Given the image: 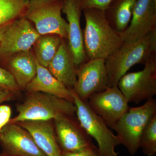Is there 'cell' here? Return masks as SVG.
I'll return each mask as SVG.
<instances>
[{"label":"cell","mask_w":156,"mask_h":156,"mask_svg":"<svg viewBox=\"0 0 156 156\" xmlns=\"http://www.w3.org/2000/svg\"><path fill=\"white\" fill-rule=\"evenodd\" d=\"M78 120L87 134L97 142L101 156H118L115 151L121 144L119 138L99 116L91 109L87 101L81 100L72 89Z\"/></svg>","instance_id":"cell-5"},{"label":"cell","mask_w":156,"mask_h":156,"mask_svg":"<svg viewBox=\"0 0 156 156\" xmlns=\"http://www.w3.org/2000/svg\"><path fill=\"white\" fill-rule=\"evenodd\" d=\"M41 35L24 17L9 24L0 43V56H9L30 50Z\"/></svg>","instance_id":"cell-10"},{"label":"cell","mask_w":156,"mask_h":156,"mask_svg":"<svg viewBox=\"0 0 156 156\" xmlns=\"http://www.w3.org/2000/svg\"><path fill=\"white\" fill-rule=\"evenodd\" d=\"M37 65L36 74L25 88L28 92H43L74 102L72 89L58 81L48 68L39 64L37 61Z\"/></svg>","instance_id":"cell-16"},{"label":"cell","mask_w":156,"mask_h":156,"mask_svg":"<svg viewBox=\"0 0 156 156\" xmlns=\"http://www.w3.org/2000/svg\"><path fill=\"white\" fill-rule=\"evenodd\" d=\"M11 23L4 24V25L0 26V43H1V41H2L3 35H4L8 27H9V24Z\"/></svg>","instance_id":"cell-28"},{"label":"cell","mask_w":156,"mask_h":156,"mask_svg":"<svg viewBox=\"0 0 156 156\" xmlns=\"http://www.w3.org/2000/svg\"><path fill=\"white\" fill-rule=\"evenodd\" d=\"M63 41L57 35L41 36L35 43V57L39 64L48 68Z\"/></svg>","instance_id":"cell-20"},{"label":"cell","mask_w":156,"mask_h":156,"mask_svg":"<svg viewBox=\"0 0 156 156\" xmlns=\"http://www.w3.org/2000/svg\"><path fill=\"white\" fill-rule=\"evenodd\" d=\"M140 148L147 156L156 154V113L151 118L143 131L140 142Z\"/></svg>","instance_id":"cell-22"},{"label":"cell","mask_w":156,"mask_h":156,"mask_svg":"<svg viewBox=\"0 0 156 156\" xmlns=\"http://www.w3.org/2000/svg\"><path fill=\"white\" fill-rule=\"evenodd\" d=\"M136 1L112 0L105 11L110 24L118 32H122L128 27Z\"/></svg>","instance_id":"cell-19"},{"label":"cell","mask_w":156,"mask_h":156,"mask_svg":"<svg viewBox=\"0 0 156 156\" xmlns=\"http://www.w3.org/2000/svg\"><path fill=\"white\" fill-rule=\"evenodd\" d=\"M82 11L80 0H63L62 12L66 15L69 26L68 45L76 66L86 62L87 58L80 22Z\"/></svg>","instance_id":"cell-14"},{"label":"cell","mask_w":156,"mask_h":156,"mask_svg":"<svg viewBox=\"0 0 156 156\" xmlns=\"http://www.w3.org/2000/svg\"><path fill=\"white\" fill-rule=\"evenodd\" d=\"M108 85L105 59H89L79 66L77 69L76 81L73 89L81 100L87 101L90 95L102 92Z\"/></svg>","instance_id":"cell-9"},{"label":"cell","mask_w":156,"mask_h":156,"mask_svg":"<svg viewBox=\"0 0 156 156\" xmlns=\"http://www.w3.org/2000/svg\"><path fill=\"white\" fill-rule=\"evenodd\" d=\"M0 144L9 156H46L27 130L17 123H8L0 131Z\"/></svg>","instance_id":"cell-12"},{"label":"cell","mask_w":156,"mask_h":156,"mask_svg":"<svg viewBox=\"0 0 156 156\" xmlns=\"http://www.w3.org/2000/svg\"><path fill=\"white\" fill-rule=\"evenodd\" d=\"M82 11L87 9H97L105 11L112 0H80Z\"/></svg>","instance_id":"cell-24"},{"label":"cell","mask_w":156,"mask_h":156,"mask_svg":"<svg viewBox=\"0 0 156 156\" xmlns=\"http://www.w3.org/2000/svg\"><path fill=\"white\" fill-rule=\"evenodd\" d=\"M12 95V92L11 91L6 90L0 95V105L5 101L9 100L11 98Z\"/></svg>","instance_id":"cell-27"},{"label":"cell","mask_w":156,"mask_h":156,"mask_svg":"<svg viewBox=\"0 0 156 156\" xmlns=\"http://www.w3.org/2000/svg\"><path fill=\"white\" fill-rule=\"evenodd\" d=\"M117 86L128 102L138 104L156 95V54L144 64L142 70L126 73Z\"/></svg>","instance_id":"cell-7"},{"label":"cell","mask_w":156,"mask_h":156,"mask_svg":"<svg viewBox=\"0 0 156 156\" xmlns=\"http://www.w3.org/2000/svg\"><path fill=\"white\" fill-rule=\"evenodd\" d=\"M63 0H28L26 17L41 35L55 34L68 38L69 26L61 15Z\"/></svg>","instance_id":"cell-6"},{"label":"cell","mask_w":156,"mask_h":156,"mask_svg":"<svg viewBox=\"0 0 156 156\" xmlns=\"http://www.w3.org/2000/svg\"><path fill=\"white\" fill-rule=\"evenodd\" d=\"M28 5V0H0V26L25 13Z\"/></svg>","instance_id":"cell-21"},{"label":"cell","mask_w":156,"mask_h":156,"mask_svg":"<svg viewBox=\"0 0 156 156\" xmlns=\"http://www.w3.org/2000/svg\"><path fill=\"white\" fill-rule=\"evenodd\" d=\"M72 116L62 115L53 120L56 140L62 151H79L94 145L92 137Z\"/></svg>","instance_id":"cell-11"},{"label":"cell","mask_w":156,"mask_h":156,"mask_svg":"<svg viewBox=\"0 0 156 156\" xmlns=\"http://www.w3.org/2000/svg\"><path fill=\"white\" fill-rule=\"evenodd\" d=\"M156 30V0H137L130 23L119 33L124 42L134 41Z\"/></svg>","instance_id":"cell-13"},{"label":"cell","mask_w":156,"mask_h":156,"mask_svg":"<svg viewBox=\"0 0 156 156\" xmlns=\"http://www.w3.org/2000/svg\"><path fill=\"white\" fill-rule=\"evenodd\" d=\"M5 91H6V90L2 89V88H0V95L3 93Z\"/></svg>","instance_id":"cell-29"},{"label":"cell","mask_w":156,"mask_h":156,"mask_svg":"<svg viewBox=\"0 0 156 156\" xmlns=\"http://www.w3.org/2000/svg\"><path fill=\"white\" fill-rule=\"evenodd\" d=\"M83 11L86 20L83 36L87 57L106 59L124 43L119 33L110 24L104 11L92 8Z\"/></svg>","instance_id":"cell-1"},{"label":"cell","mask_w":156,"mask_h":156,"mask_svg":"<svg viewBox=\"0 0 156 156\" xmlns=\"http://www.w3.org/2000/svg\"><path fill=\"white\" fill-rule=\"evenodd\" d=\"M156 52V30L139 40L124 42L114 53L105 59L108 78V87L117 86L131 67L145 64Z\"/></svg>","instance_id":"cell-2"},{"label":"cell","mask_w":156,"mask_h":156,"mask_svg":"<svg viewBox=\"0 0 156 156\" xmlns=\"http://www.w3.org/2000/svg\"><path fill=\"white\" fill-rule=\"evenodd\" d=\"M30 133L46 156H62L54 127L50 121H27L17 123Z\"/></svg>","instance_id":"cell-15"},{"label":"cell","mask_w":156,"mask_h":156,"mask_svg":"<svg viewBox=\"0 0 156 156\" xmlns=\"http://www.w3.org/2000/svg\"><path fill=\"white\" fill-rule=\"evenodd\" d=\"M11 109L10 106L6 105H0V131L11 120Z\"/></svg>","instance_id":"cell-26"},{"label":"cell","mask_w":156,"mask_h":156,"mask_svg":"<svg viewBox=\"0 0 156 156\" xmlns=\"http://www.w3.org/2000/svg\"><path fill=\"white\" fill-rule=\"evenodd\" d=\"M15 54L9 61V72L19 88L25 89L36 74V59L30 50Z\"/></svg>","instance_id":"cell-18"},{"label":"cell","mask_w":156,"mask_h":156,"mask_svg":"<svg viewBox=\"0 0 156 156\" xmlns=\"http://www.w3.org/2000/svg\"><path fill=\"white\" fill-rule=\"evenodd\" d=\"M156 113V100L151 98L141 106L130 108L111 128L131 155L139 150L143 131Z\"/></svg>","instance_id":"cell-4"},{"label":"cell","mask_w":156,"mask_h":156,"mask_svg":"<svg viewBox=\"0 0 156 156\" xmlns=\"http://www.w3.org/2000/svg\"><path fill=\"white\" fill-rule=\"evenodd\" d=\"M87 101L91 109L110 128L130 108L128 101L117 86L92 94Z\"/></svg>","instance_id":"cell-8"},{"label":"cell","mask_w":156,"mask_h":156,"mask_svg":"<svg viewBox=\"0 0 156 156\" xmlns=\"http://www.w3.org/2000/svg\"><path fill=\"white\" fill-rule=\"evenodd\" d=\"M0 156H9L8 155H7L6 154H2L0 155Z\"/></svg>","instance_id":"cell-30"},{"label":"cell","mask_w":156,"mask_h":156,"mask_svg":"<svg viewBox=\"0 0 156 156\" xmlns=\"http://www.w3.org/2000/svg\"><path fill=\"white\" fill-rule=\"evenodd\" d=\"M0 88L14 92L19 89L14 77L10 72L0 67Z\"/></svg>","instance_id":"cell-23"},{"label":"cell","mask_w":156,"mask_h":156,"mask_svg":"<svg viewBox=\"0 0 156 156\" xmlns=\"http://www.w3.org/2000/svg\"><path fill=\"white\" fill-rule=\"evenodd\" d=\"M62 156H101L98 148L93 145L91 147L76 152L62 151Z\"/></svg>","instance_id":"cell-25"},{"label":"cell","mask_w":156,"mask_h":156,"mask_svg":"<svg viewBox=\"0 0 156 156\" xmlns=\"http://www.w3.org/2000/svg\"><path fill=\"white\" fill-rule=\"evenodd\" d=\"M17 105V114L9 123L27 121H50L62 115H74V103L54 95L41 92H30Z\"/></svg>","instance_id":"cell-3"},{"label":"cell","mask_w":156,"mask_h":156,"mask_svg":"<svg viewBox=\"0 0 156 156\" xmlns=\"http://www.w3.org/2000/svg\"><path fill=\"white\" fill-rule=\"evenodd\" d=\"M67 45L62 41L48 69L53 76L70 89L76 81L77 69Z\"/></svg>","instance_id":"cell-17"}]
</instances>
